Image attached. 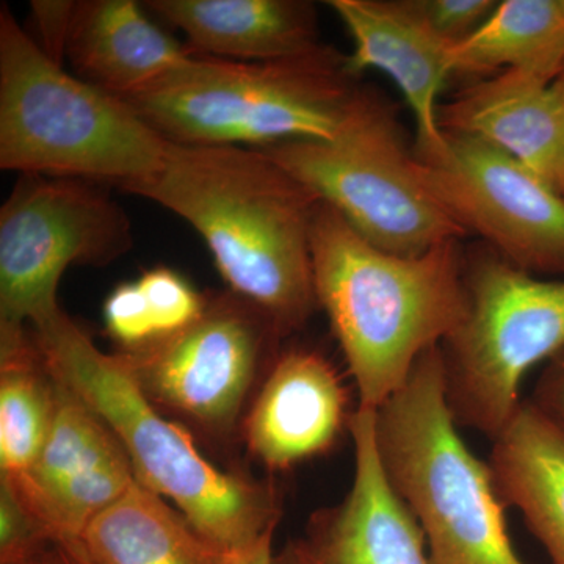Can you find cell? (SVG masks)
I'll use <instances>...</instances> for the list:
<instances>
[{
	"label": "cell",
	"instance_id": "f1b7e54d",
	"mask_svg": "<svg viewBox=\"0 0 564 564\" xmlns=\"http://www.w3.org/2000/svg\"><path fill=\"white\" fill-rule=\"evenodd\" d=\"M28 564H93L80 540H52Z\"/></svg>",
	"mask_w": 564,
	"mask_h": 564
},
{
	"label": "cell",
	"instance_id": "4fadbf2b",
	"mask_svg": "<svg viewBox=\"0 0 564 564\" xmlns=\"http://www.w3.org/2000/svg\"><path fill=\"white\" fill-rule=\"evenodd\" d=\"M352 40L347 68L355 77L366 69L384 73L399 87L413 111L417 144L423 162L440 159L447 150L441 131L440 98L454 77L448 43L434 32L419 9L417 0H328Z\"/></svg>",
	"mask_w": 564,
	"mask_h": 564
},
{
	"label": "cell",
	"instance_id": "83f0119b",
	"mask_svg": "<svg viewBox=\"0 0 564 564\" xmlns=\"http://www.w3.org/2000/svg\"><path fill=\"white\" fill-rule=\"evenodd\" d=\"M527 400L564 436V350L545 362L532 397Z\"/></svg>",
	"mask_w": 564,
	"mask_h": 564
},
{
	"label": "cell",
	"instance_id": "d4e9b609",
	"mask_svg": "<svg viewBox=\"0 0 564 564\" xmlns=\"http://www.w3.org/2000/svg\"><path fill=\"white\" fill-rule=\"evenodd\" d=\"M50 541V533L0 480V564H28Z\"/></svg>",
	"mask_w": 564,
	"mask_h": 564
},
{
	"label": "cell",
	"instance_id": "5b68a950",
	"mask_svg": "<svg viewBox=\"0 0 564 564\" xmlns=\"http://www.w3.org/2000/svg\"><path fill=\"white\" fill-rule=\"evenodd\" d=\"M169 141L124 99L66 73L0 7V169L109 182L161 169Z\"/></svg>",
	"mask_w": 564,
	"mask_h": 564
},
{
	"label": "cell",
	"instance_id": "3957f363",
	"mask_svg": "<svg viewBox=\"0 0 564 564\" xmlns=\"http://www.w3.org/2000/svg\"><path fill=\"white\" fill-rule=\"evenodd\" d=\"M32 328L52 375L118 437L137 481L172 500L204 540L231 552L276 529L281 503L273 486L204 458L191 434L159 413L122 352L99 350L63 310Z\"/></svg>",
	"mask_w": 564,
	"mask_h": 564
},
{
	"label": "cell",
	"instance_id": "cb8c5ba5",
	"mask_svg": "<svg viewBox=\"0 0 564 564\" xmlns=\"http://www.w3.org/2000/svg\"><path fill=\"white\" fill-rule=\"evenodd\" d=\"M104 323L111 339L126 351L139 350L158 339L150 306L139 282L117 285L104 303Z\"/></svg>",
	"mask_w": 564,
	"mask_h": 564
},
{
	"label": "cell",
	"instance_id": "30bf717a",
	"mask_svg": "<svg viewBox=\"0 0 564 564\" xmlns=\"http://www.w3.org/2000/svg\"><path fill=\"white\" fill-rule=\"evenodd\" d=\"M276 339L273 323L229 292L206 299L202 317L182 332L122 356L155 406L225 434L236 425Z\"/></svg>",
	"mask_w": 564,
	"mask_h": 564
},
{
	"label": "cell",
	"instance_id": "ffe728a7",
	"mask_svg": "<svg viewBox=\"0 0 564 564\" xmlns=\"http://www.w3.org/2000/svg\"><path fill=\"white\" fill-rule=\"evenodd\" d=\"M80 543L93 564H220L223 555L137 480L93 519Z\"/></svg>",
	"mask_w": 564,
	"mask_h": 564
},
{
	"label": "cell",
	"instance_id": "d6986e66",
	"mask_svg": "<svg viewBox=\"0 0 564 564\" xmlns=\"http://www.w3.org/2000/svg\"><path fill=\"white\" fill-rule=\"evenodd\" d=\"M494 481L552 563L564 564V436L529 400L492 441Z\"/></svg>",
	"mask_w": 564,
	"mask_h": 564
},
{
	"label": "cell",
	"instance_id": "277c9868",
	"mask_svg": "<svg viewBox=\"0 0 564 564\" xmlns=\"http://www.w3.org/2000/svg\"><path fill=\"white\" fill-rule=\"evenodd\" d=\"M362 88L347 68V55L323 44L276 62L195 54L124 101L172 143L261 150L334 139Z\"/></svg>",
	"mask_w": 564,
	"mask_h": 564
},
{
	"label": "cell",
	"instance_id": "1f68e13d",
	"mask_svg": "<svg viewBox=\"0 0 564 564\" xmlns=\"http://www.w3.org/2000/svg\"><path fill=\"white\" fill-rule=\"evenodd\" d=\"M556 85V88H558L560 93H562L563 99H564V69L562 70V74H560L558 79L554 82Z\"/></svg>",
	"mask_w": 564,
	"mask_h": 564
},
{
	"label": "cell",
	"instance_id": "ac0fdd59",
	"mask_svg": "<svg viewBox=\"0 0 564 564\" xmlns=\"http://www.w3.org/2000/svg\"><path fill=\"white\" fill-rule=\"evenodd\" d=\"M135 0L77 2L66 57L79 79L124 99L191 61Z\"/></svg>",
	"mask_w": 564,
	"mask_h": 564
},
{
	"label": "cell",
	"instance_id": "7402d4cb",
	"mask_svg": "<svg viewBox=\"0 0 564 564\" xmlns=\"http://www.w3.org/2000/svg\"><path fill=\"white\" fill-rule=\"evenodd\" d=\"M55 378L29 329L0 332V475L28 469L50 434Z\"/></svg>",
	"mask_w": 564,
	"mask_h": 564
},
{
	"label": "cell",
	"instance_id": "52a82bcc",
	"mask_svg": "<svg viewBox=\"0 0 564 564\" xmlns=\"http://www.w3.org/2000/svg\"><path fill=\"white\" fill-rule=\"evenodd\" d=\"M261 151L380 250L411 258L466 236L422 181L395 109L372 90L362 88L334 139Z\"/></svg>",
	"mask_w": 564,
	"mask_h": 564
},
{
	"label": "cell",
	"instance_id": "f546056e",
	"mask_svg": "<svg viewBox=\"0 0 564 564\" xmlns=\"http://www.w3.org/2000/svg\"><path fill=\"white\" fill-rule=\"evenodd\" d=\"M274 530L276 529L269 530L259 540L236 551L223 552L220 564H274Z\"/></svg>",
	"mask_w": 564,
	"mask_h": 564
},
{
	"label": "cell",
	"instance_id": "603a6c76",
	"mask_svg": "<svg viewBox=\"0 0 564 564\" xmlns=\"http://www.w3.org/2000/svg\"><path fill=\"white\" fill-rule=\"evenodd\" d=\"M137 282L150 306L158 339L180 333L202 317L206 299L174 270L155 267Z\"/></svg>",
	"mask_w": 564,
	"mask_h": 564
},
{
	"label": "cell",
	"instance_id": "4316f807",
	"mask_svg": "<svg viewBox=\"0 0 564 564\" xmlns=\"http://www.w3.org/2000/svg\"><path fill=\"white\" fill-rule=\"evenodd\" d=\"M77 2L73 0H32L31 11L36 31L39 46L52 62L62 65L66 57V47L76 17Z\"/></svg>",
	"mask_w": 564,
	"mask_h": 564
},
{
	"label": "cell",
	"instance_id": "7a4b0ae2",
	"mask_svg": "<svg viewBox=\"0 0 564 564\" xmlns=\"http://www.w3.org/2000/svg\"><path fill=\"white\" fill-rule=\"evenodd\" d=\"M459 240L397 256L359 236L321 203L313 225L317 304L348 366L358 408L377 411L467 314L466 256Z\"/></svg>",
	"mask_w": 564,
	"mask_h": 564
},
{
	"label": "cell",
	"instance_id": "e0dca14e",
	"mask_svg": "<svg viewBox=\"0 0 564 564\" xmlns=\"http://www.w3.org/2000/svg\"><path fill=\"white\" fill-rule=\"evenodd\" d=\"M144 7L187 36L193 54L276 62L317 51V14L302 0H150Z\"/></svg>",
	"mask_w": 564,
	"mask_h": 564
},
{
	"label": "cell",
	"instance_id": "7c38bea8",
	"mask_svg": "<svg viewBox=\"0 0 564 564\" xmlns=\"http://www.w3.org/2000/svg\"><path fill=\"white\" fill-rule=\"evenodd\" d=\"M0 480L52 540H80L93 519L137 478L109 426L55 378V413L46 443L28 469L0 475Z\"/></svg>",
	"mask_w": 564,
	"mask_h": 564
},
{
	"label": "cell",
	"instance_id": "2e32d148",
	"mask_svg": "<svg viewBox=\"0 0 564 564\" xmlns=\"http://www.w3.org/2000/svg\"><path fill=\"white\" fill-rule=\"evenodd\" d=\"M441 131L507 152L564 202V99L555 84L503 70L441 102Z\"/></svg>",
	"mask_w": 564,
	"mask_h": 564
},
{
	"label": "cell",
	"instance_id": "484cf974",
	"mask_svg": "<svg viewBox=\"0 0 564 564\" xmlns=\"http://www.w3.org/2000/svg\"><path fill=\"white\" fill-rule=\"evenodd\" d=\"M434 32L459 44L474 35L497 9L496 0H417Z\"/></svg>",
	"mask_w": 564,
	"mask_h": 564
},
{
	"label": "cell",
	"instance_id": "44dd1931",
	"mask_svg": "<svg viewBox=\"0 0 564 564\" xmlns=\"http://www.w3.org/2000/svg\"><path fill=\"white\" fill-rule=\"evenodd\" d=\"M455 77L480 80L516 70L554 84L564 69V0H503L452 52Z\"/></svg>",
	"mask_w": 564,
	"mask_h": 564
},
{
	"label": "cell",
	"instance_id": "5bb4252c",
	"mask_svg": "<svg viewBox=\"0 0 564 564\" xmlns=\"http://www.w3.org/2000/svg\"><path fill=\"white\" fill-rule=\"evenodd\" d=\"M375 419L366 408L348 419L355 477L343 502L311 516L299 540L310 564H432L421 525L386 478Z\"/></svg>",
	"mask_w": 564,
	"mask_h": 564
},
{
	"label": "cell",
	"instance_id": "9c48e42d",
	"mask_svg": "<svg viewBox=\"0 0 564 564\" xmlns=\"http://www.w3.org/2000/svg\"><path fill=\"white\" fill-rule=\"evenodd\" d=\"M132 247L131 218L96 182L21 174L0 209V332L61 311L68 267L109 265Z\"/></svg>",
	"mask_w": 564,
	"mask_h": 564
},
{
	"label": "cell",
	"instance_id": "9a60e30c",
	"mask_svg": "<svg viewBox=\"0 0 564 564\" xmlns=\"http://www.w3.org/2000/svg\"><path fill=\"white\" fill-rule=\"evenodd\" d=\"M348 392L321 352L299 348L273 362L243 423L248 451L269 469H291L328 451L348 426Z\"/></svg>",
	"mask_w": 564,
	"mask_h": 564
},
{
	"label": "cell",
	"instance_id": "6da1fadb",
	"mask_svg": "<svg viewBox=\"0 0 564 564\" xmlns=\"http://www.w3.org/2000/svg\"><path fill=\"white\" fill-rule=\"evenodd\" d=\"M124 192L187 221L229 292L258 307L281 337L318 310L313 225L321 199L265 152L169 141L159 172Z\"/></svg>",
	"mask_w": 564,
	"mask_h": 564
},
{
	"label": "cell",
	"instance_id": "8fae6325",
	"mask_svg": "<svg viewBox=\"0 0 564 564\" xmlns=\"http://www.w3.org/2000/svg\"><path fill=\"white\" fill-rule=\"evenodd\" d=\"M445 139L440 159H419L437 203L516 269L564 276L563 199L499 148L455 133Z\"/></svg>",
	"mask_w": 564,
	"mask_h": 564
},
{
	"label": "cell",
	"instance_id": "8992f818",
	"mask_svg": "<svg viewBox=\"0 0 564 564\" xmlns=\"http://www.w3.org/2000/svg\"><path fill=\"white\" fill-rule=\"evenodd\" d=\"M456 426L436 345L377 410L375 440L389 485L421 525L432 564H527L508 534L491 466Z\"/></svg>",
	"mask_w": 564,
	"mask_h": 564
},
{
	"label": "cell",
	"instance_id": "4dcf8cb0",
	"mask_svg": "<svg viewBox=\"0 0 564 564\" xmlns=\"http://www.w3.org/2000/svg\"><path fill=\"white\" fill-rule=\"evenodd\" d=\"M274 564H310L306 556H304L299 541H293L285 545L281 554L274 555Z\"/></svg>",
	"mask_w": 564,
	"mask_h": 564
},
{
	"label": "cell",
	"instance_id": "ba28073f",
	"mask_svg": "<svg viewBox=\"0 0 564 564\" xmlns=\"http://www.w3.org/2000/svg\"><path fill=\"white\" fill-rule=\"evenodd\" d=\"M467 314L441 344L445 397L458 425L496 440L524 400L521 384L564 350V278L543 280L491 248L466 256Z\"/></svg>",
	"mask_w": 564,
	"mask_h": 564
}]
</instances>
